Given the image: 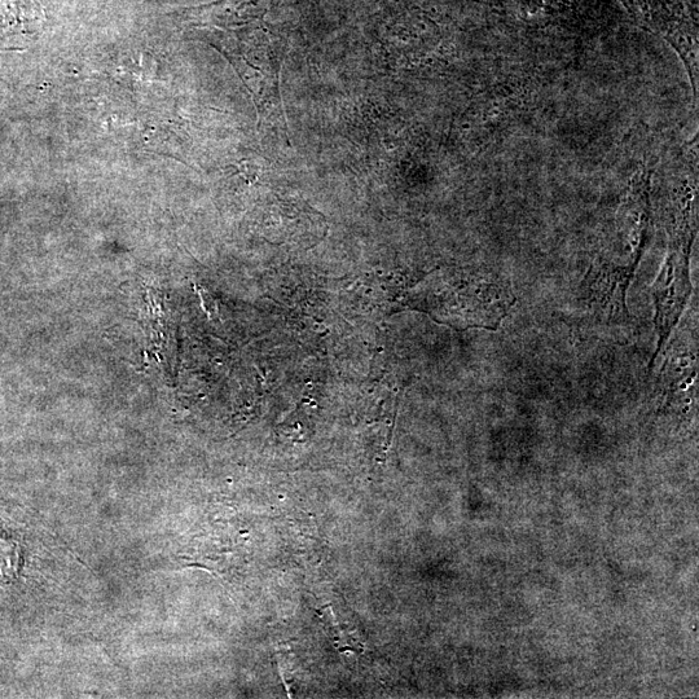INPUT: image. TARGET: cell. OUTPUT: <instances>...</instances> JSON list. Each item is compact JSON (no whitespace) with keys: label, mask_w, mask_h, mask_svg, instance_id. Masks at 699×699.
Instances as JSON below:
<instances>
[{"label":"cell","mask_w":699,"mask_h":699,"mask_svg":"<svg viewBox=\"0 0 699 699\" xmlns=\"http://www.w3.org/2000/svg\"><path fill=\"white\" fill-rule=\"evenodd\" d=\"M693 208V193L684 195L677 213L672 215L667 256L652 287L657 350L650 360V368L659 355L665 354L668 340L692 296L690 254L696 237Z\"/></svg>","instance_id":"3957f363"},{"label":"cell","mask_w":699,"mask_h":699,"mask_svg":"<svg viewBox=\"0 0 699 699\" xmlns=\"http://www.w3.org/2000/svg\"><path fill=\"white\" fill-rule=\"evenodd\" d=\"M283 0H221L193 10V21L210 28L230 30L261 25L263 17Z\"/></svg>","instance_id":"277c9868"},{"label":"cell","mask_w":699,"mask_h":699,"mask_svg":"<svg viewBox=\"0 0 699 699\" xmlns=\"http://www.w3.org/2000/svg\"><path fill=\"white\" fill-rule=\"evenodd\" d=\"M214 46L235 65L256 101L262 120L287 130L280 95L281 65L287 42L265 24L214 34Z\"/></svg>","instance_id":"7a4b0ae2"},{"label":"cell","mask_w":699,"mask_h":699,"mask_svg":"<svg viewBox=\"0 0 699 699\" xmlns=\"http://www.w3.org/2000/svg\"><path fill=\"white\" fill-rule=\"evenodd\" d=\"M648 202L645 193L631 202L630 227L601 250L579 285V318L601 328H624L631 323L627 293L643 257Z\"/></svg>","instance_id":"6da1fadb"}]
</instances>
